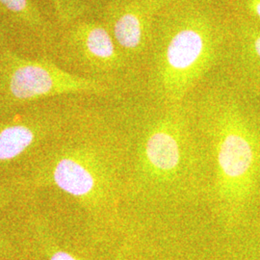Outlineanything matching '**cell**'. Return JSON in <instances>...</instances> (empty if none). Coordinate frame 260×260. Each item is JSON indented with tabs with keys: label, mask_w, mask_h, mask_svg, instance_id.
Masks as SVG:
<instances>
[{
	"label": "cell",
	"mask_w": 260,
	"mask_h": 260,
	"mask_svg": "<svg viewBox=\"0 0 260 260\" xmlns=\"http://www.w3.org/2000/svg\"><path fill=\"white\" fill-rule=\"evenodd\" d=\"M59 29L38 0H0V34L22 53L51 56Z\"/></svg>",
	"instance_id": "obj_9"
},
{
	"label": "cell",
	"mask_w": 260,
	"mask_h": 260,
	"mask_svg": "<svg viewBox=\"0 0 260 260\" xmlns=\"http://www.w3.org/2000/svg\"><path fill=\"white\" fill-rule=\"evenodd\" d=\"M64 96L0 117V178H7L65 127L79 103Z\"/></svg>",
	"instance_id": "obj_6"
},
{
	"label": "cell",
	"mask_w": 260,
	"mask_h": 260,
	"mask_svg": "<svg viewBox=\"0 0 260 260\" xmlns=\"http://www.w3.org/2000/svg\"><path fill=\"white\" fill-rule=\"evenodd\" d=\"M160 105L140 131L127 194L132 190L161 199L197 193L203 180L204 157L186 103Z\"/></svg>",
	"instance_id": "obj_4"
},
{
	"label": "cell",
	"mask_w": 260,
	"mask_h": 260,
	"mask_svg": "<svg viewBox=\"0 0 260 260\" xmlns=\"http://www.w3.org/2000/svg\"><path fill=\"white\" fill-rule=\"evenodd\" d=\"M103 112L78 104L55 137L7 177L24 198L57 192L94 224L116 225L127 194V153Z\"/></svg>",
	"instance_id": "obj_1"
},
{
	"label": "cell",
	"mask_w": 260,
	"mask_h": 260,
	"mask_svg": "<svg viewBox=\"0 0 260 260\" xmlns=\"http://www.w3.org/2000/svg\"><path fill=\"white\" fill-rule=\"evenodd\" d=\"M186 105L206 141L211 172L208 192L224 228L247 223L260 198V117L233 84H214Z\"/></svg>",
	"instance_id": "obj_2"
},
{
	"label": "cell",
	"mask_w": 260,
	"mask_h": 260,
	"mask_svg": "<svg viewBox=\"0 0 260 260\" xmlns=\"http://www.w3.org/2000/svg\"><path fill=\"white\" fill-rule=\"evenodd\" d=\"M51 57L68 72L113 83L129 68L102 19L90 16L60 27Z\"/></svg>",
	"instance_id": "obj_7"
},
{
	"label": "cell",
	"mask_w": 260,
	"mask_h": 260,
	"mask_svg": "<svg viewBox=\"0 0 260 260\" xmlns=\"http://www.w3.org/2000/svg\"><path fill=\"white\" fill-rule=\"evenodd\" d=\"M257 211H258V218H259L260 220V198H259V201H258V205H257Z\"/></svg>",
	"instance_id": "obj_15"
},
{
	"label": "cell",
	"mask_w": 260,
	"mask_h": 260,
	"mask_svg": "<svg viewBox=\"0 0 260 260\" xmlns=\"http://www.w3.org/2000/svg\"><path fill=\"white\" fill-rule=\"evenodd\" d=\"M223 9L260 25V0H219Z\"/></svg>",
	"instance_id": "obj_13"
},
{
	"label": "cell",
	"mask_w": 260,
	"mask_h": 260,
	"mask_svg": "<svg viewBox=\"0 0 260 260\" xmlns=\"http://www.w3.org/2000/svg\"><path fill=\"white\" fill-rule=\"evenodd\" d=\"M224 12L226 41L222 65L233 75L236 88L260 99V25Z\"/></svg>",
	"instance_id": "obj_10"
},
{
	"label": "cell",
	"mask_w": 260,
	"mask_h": 260,
	"mask_svg": "<svg viewBox=\"0 0 260 260\" xmlns=\"http://www.w3.org/2000/svg\"><path fill=\"white\" fill-rule=\"evenodd\" d=\"M173 0H104L101 17L131 67L149 54L158 15Z\"/></svg>",
	"instance_id": "obj_8"
},
{
	"label": "cell",
	"mask_w": 260,
	"mask_h": 260,
	"mask_svg": "<svg viewBox=\"0 0 260 260\" xmlns=\"http://www.w3.org/2000/svg\"><path fill=\"white\" fill-rule=\"evenodd\" d=\"M24 198L8 178H0V208H10L16 203H22Z\"/></svg>",
	"instance_id": "obj_14"
},
{
	"label": "cell",
	"mask_w": 260,
	"mask_h": 260,
	"mask_svg": "<svg viewBox=\"0 0 260 260\" xmlns=\"http://www.w3.org/2000/svg\"><path fill=\"white\" fill-rule=\"evenodd\" d=\"M59 27H65L91 15L94 0H44Z\"/></svg>",
	"instance_id": "obj_12"
},
{
	"label": "cell",
	"mask_w": 260,
	"mask_h": 260,
	"mask_svg": "<svg viewBox=\"0 0 260 260\" xmlns=\"http://www.w3.org/2000/svg\"><path fill=\"white\" fill-rule=\"evenodd\" d=\"M226 17L219 0H173L158 15L147 61L158 103L182 105L222 65Z\"/></svg>",
	"instance_id": "obj_3"
},
{
	"label": "cell",
	"mask_w": 260,
	"mask_h": 260,
	"mask_svg": "<svg viewBox=\"0 0 260 260\" xmlns=\"http://www.w3.org/2000/svg\"><path fill=\"white\" fill-rule=\"evenodd\" d=\"M116 88L110 81L68 72L50 55L22 53L0 34V117L57 98H107Z\"/></svg>",
	"instance_id": "obj_5"
},
{
	"label": "cell",
	"mask_w": 260,
	"mask_h": 260,
	"mask_svg": "<svg viewBox=\"0 0 260 260\" xmlns=\"http://www.w3.org/2000/svg\"><path fill=\"white\" fill-rule=\"evenodd\" d=\"M30 232L31 228L25 206L21 213L9 212L6 209L2 213L0 212V258L15 253L19 241H24V239L19 240V238H25V235Z\"/></svg>",
	"instance_id": "obj_11"
}]
</instances>
